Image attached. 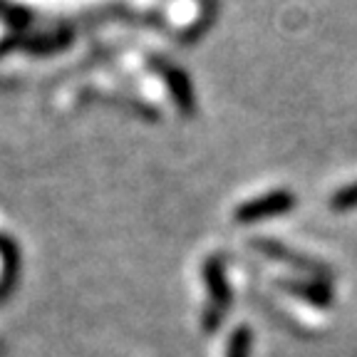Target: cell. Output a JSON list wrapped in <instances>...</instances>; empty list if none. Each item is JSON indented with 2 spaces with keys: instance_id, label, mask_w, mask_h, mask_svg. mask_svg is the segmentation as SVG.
Returning <instances> with one entry per match:
<instances>
[{
  "instance_id": "6da1fadb",
  "label": "cell",
  "mask_w": 357,
  "mask_h": 357,
  "mask_svg": "<svg viewBox=\"0 0 357 357\" xmlns=\"http://www.w3.org/2000/svg\"><path fill=\"white\" fill-rule=\"evenodd\" d=\"M149 67L164 79L176 109L184 112L186 117H191L196 112V95H194V84H191L189 75H186L181 67L172 65V62H167L164 57H154V55L149 57Z\"/></svg>"
},
{
  "instance_id": "7a4b0ae2",
  "label": "cell",
  "mask_w": 357,
  "mask_h": 357,
  "mask_svg": "<svg viewBox=\"0 0 357 357\" xmlns=\"http://www.w3.org/2000/svg\"><path fill=\"white\" fill-rule=\"evenodd\" d=\"M296 206V196L290 191H271V194H263L258 199H251L241 204L236 208V221L241 223H256V221H266L271 216H280V213H288L290 208Z\"/></svg>"
},
{
  "instance_id": "3957f363",
  "label": "cell",
  "mask_w": 357,
  "mask_h": 357,
  "mask_svg": "<svg viewBox=\"0 0 357 357\" xmlns=\"http://www.w3.org/2000/svg\"><path fill=\"white\" fill-rule=\"evenodd\" d=\"M206 285L211 293V307L206 310V328L211 330L221 323V315L229 307V288H226V278H223L221 261L206 263Z\"/></svg>"
},
{
  "instance_id": "277c9868",
  "label": "cell",
  "mask_w": 357,
  "mask_h": 357,
  "mask_svg": "<svg viewBox=\"0 0 357 357\" xmlns=\"http://www.w3.org/2000/svg\"><path fill=\"white\" fill-rule=\"evenodd\" d=\"M251 355V333L248 328H238L229 340L226 357H248Z\"/></svg>"
},
{
  "instance_id": "5b68a950",
  "label": "cell",
  "mask_w": 357,
  "mask_h": 357,
  "mask_svg": "<svg viewBox=\"0 0 357 357\" xmlns=\"http://www.w3.org/2000/svg\"><path fill=\"white\" fill-rule=\"evenodd\" d=\"M330 206L335 211H350L357 208V184H347L340 191H335L333 199H330Z\"/></svg>"
}]
</instances>
